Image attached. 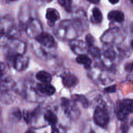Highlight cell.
I'll return each instance as SVG.
<instances>
[{"label": "cell", "instance_id": "cell-1", "mask_svg": "<svg viewBox=\"0 0 133 133\" xmlns=\"http://www.w3.org/2000/svg\"><path fill=\"white\" fill-rule=\"evenodd\" d=\"M132 100H125L119 104L117 111V117L119 120L124 121L132 112Z\"/></svg>", "mask_w": 133, "mask_h": 133}, {"label": "cell", "instance_id": "cell-2", "mask_svg": "<svg viewBox=\"0 0 133 133\" xmlns=\"http://www.w3.org/2000/svg\"><path fill=\"white\" fill-rule=\"evenodd\" d=\"M94 120L97 125L105 127L109 122V115L108 111L103 108L97 107L94 112Z\"/></svg>", "mask_w": 133, "mask_h": 133}, {"label": "cell", "instance_id": "cell-3", "mask_svg": "<svg viewBox=\"0 0 133 133\" xmlns=\"http://www.w3.org/2000/svg\"><path fill=\"white\" fill-rule=\"evenodd\" d=\"M9 59L12 61L13 67L18 70L22 71L26 68L28 65V61L29 59L26 57H24L21 54H15L9 57Z\"/></svg>", "mask_w": 133, "mask_h": 133}, {"label": "cell", "instance_id": "cell-4", "mask_svg": "<svg viewBox=\"0 0 133 133\" xmlns=\"http://www.w3.org/2000/svg\"><path fill=\"white\" fill-rule=\"evenodd\" d=\"M36 40L46 48H53L55 46V41L51 35L47 33H41L36 36Z\"/></svg>", "mask_w": 133, "mask_h": 133}, {"label": "cell", "instance_id": "cell-5", "mask_svg": "<svg viewBox=\"0 0 133 133\" xmlns=\"http://www.w3.org/2000/svg\"><path fill=\"white\" fill-rule=\"evenodd\" d=\"M78 82L77 78L72 74H64L62 76V83L65 87H72Z\"/></svg>", "mask_w": 133, "mask_h": 133}, {"label": "cell", "instance_id": "cell-6", "mask_svg": "<svg viewBox=\"0 0 133 133\" xmlns=\"http://www.w3.org/2000/svg\"><path fill=\"white\" fill-rule=\"evenodd\" d=\"M37 90L44 94H46L48 96H51L52 94H55V89L54 87H52L51 85L48 84V83H41V84H38L37 85Z\"/></svg>", "mask_w": 133, "mask_h": 133}, {"label": "cell", "instance_id": "cell-7", "mask_svg": "<svg viewBox=\"0 0 133 133\" xmlns=\"http://www.w3.org/2000/svg\"><path fill=\"white\" fill-rule=\"evenodd\" d=\"M46 18L48 19L50 26H53L54 23L59 19V14L55 9H48L46 12Z\"/></svg>", "mask_w": 133, "mask_h": 133}, {"label": "cell", "instance_id": "cell-8", "mask_svg": "<svg viewBox=\"0 0 133 133\" xmlns=\"http://www.w3.org/2000/svg\"><path fill=\"white\" fill-rule=\"evenodd\" d=\"M108 19L110 20L118 22V23L122 22L124 20V19H125L124 13L122 12L118 11V10L111 11V12H109V14L108 15Z\"/></svg>", "mask_w": 133, "mask_h": 133}, {"label": "cell", "instance_id": "cell-9", "mask_svg": "<svg viewBox=\"0 0 133 133\" xmlns=\"http://www.w3.org/2000/svg\"><path fill=\"white\" fill-rule=\"evenodd\" d=\"M36 77L39 81L42 82L43 83H49L51 80V76L48 72L44 71H41L37 72Z\"/></svg>", "mask_w": 133, "mask_h": 133}, {"label": "cell", "instance_id": "cell-10", "mask_svg": "<svg viewBox=\"0 0 133 133\" xmlns=\"http://www.w3.org/2000/svg\"><path fill=\"white\" fill-rule=\"evenodd\" d=\"M76 62L79 64L83 65L86 68H89L91 64V60L90 58L86 55H80L76 58Z\"/></svg>", "mask_w": 133, "mask_h": 133}, {"label": "cell", "instance_id": "cell-11", "mask_svg": "<svg viewBox=\"0 0 133 133\" xmlns=\"http://www.w3.org/2000/svg\"><path fill=\"white\" fill-rule=\"evenodd\" d=\"M44 118L45 120L51 125L55 126V125L57 122V117L55 116V115L51 111H47L45 115H44Z\"/></svg>", "mask_w": 133, "mask_h": 133}, {"label": "cell", "instance_id": "cell-12", "mask_svg": "<svg viewBox=\"0 0 133 133\" xmlns=\"http://www.w3.org/2000/svg\"><path fill=\"white\" fill-rule=\"evenodd\" d=\"M103 16L101 10L98 8H94L93 9V19L95 23H101L102 21Z\"/></svg>", "mask_w": 133, "mask_h": 133}, {"label": "cell", "instance_id": "cell-13", "mask_svg": "<svg viewBox=\"0 0 133 133\" xmlns=\"http://www.w3.org/2000/svg\"><path fill=\"white\" fill-rule=\"evenodd\" d=\"M58 3L68 12L72 10V0H58Z\"/></svg>", "mask_w": 133, "mask_h": 133}, {"label": "cell", "instance_id": "cell-14", "mask_svg": "<svg viewBox=\"0 0 133 133\" xmlns=\"http://www.w3.org/2000/svg\"><path fill=\"white\" fill-rule=\"evenodd\" d=\"M90 54L92 55H94V57H97V56H99V55H100V51H99V49L98 48H96L95 47H94V46H90Z\"/></svg>", "mask_w": 133, "mask_h": 133}, {"label": "cell", "instance_id": "cell-15", "mask_svg": "<svg viewBox=\"0 0 133 133\" xmlns=\"http://www.w3.org/2000/svg\"><path fill=\"white\" fill-rule=\"evenodd\" d=\"M86 41H87V44L90 47V46H93L94 45V37L90 35V34H88L86 37Z\"/></svg>", "mask_w": 133, "mask_h": 133}, {"label": "cell", "instance_id": "cell-16", "mask_svg": "<svg viewBox=\"0 0 133 133\" xmlns=\"http://www.w3.org/2000/svg\"><path fill=\"white\" fill-rule=\"evenodd\" d=\"M5 64L0 62V77H2L3 76V74L5 73Z\"/></svg>", "mask_w": 133, "mask_h": 133}, {"label": "cell", "instance_id": "cell-17", "mask_svg": "<svg viewBox=\"0 0 133 133\" xmlns=\"http://www.w3.org/2000/svg\"><path fill=\"white\" fill-rule=\"evenodd\" d=\"M115 90H116V87L115 86H111V87H109L106 88L104 90V91L107 92V93H113V92H115Z\"/></svg>", "mask_w": 133, "mask_h": 133}, {"label": "cell", "instance_id": "cell-18", "mask_svg": "<svg viewBox=\"0 0 133 133\" xmlns=\"http://www.w3.org/2000/svg\"><path fill=\"white\" fill-rule=\"evenodd\" d=\"M4 33H5V26H3L2 20L0 19V37L4 34Z\"/></svg>", "mask_w": 133, "mask_h": 133}, {"label": "cell", "instance_id": "cell-19", "mask_svg": "<svg viewBox=\"0 0 133 133\" xmlns=\"http://www.w3.org/2000/svg\"><path fill=\"white\" fill-rule=\"evenodd\" d=\"M51 133H58V130L54 126L53 129H52V132H51Z\"/></svg>", "mask_w": 133, "mask_h": 133}, {"label": "cell", "instance_id": "cell-20", "mask_svg": "<svg viewBox=\"0 0 133 133\" xmlns=\"http://www.w3.org/2000/svg\"><path fill=\"white\" fill-rule=\"evenodd\" d=\"M109 2L112 4H116L119 2V0H109Z\"/></svg>", "mask_w": 133, "mask_h": 133}, {"label": "cell", "instance_id": "cell-21", "mask_svg": "<svg viewBox=\"0 0 133 133\" xmlns=\"http://www.w3.org/2000/svg\"><path fill=\"white\" fill-rule=\"evenodd\" d=\"M88 1H90V2H91L93 3H97L99 2V0H88Z\"/></svg>", "mask_w": 133, "mask_h": 133}, {"label": "cell", "instance_id": "cell-22", "mask_svg": "<svg viewBox=\"0 0 133 133\" xmlns=\"http://www.w3.org/2000/svg\"><path fill=\"white\" fill-rule=\"evenodd\" d=\"M26 133H35V132H33V131H31V130H29V131H27Z\"/></svg>", "mask_w": 133, "mask_h": 133}, {"label": "cell", "instance_id": "cell-23", "mask_svg": "<svg viewBox=\"0 0 133 133\" xmlns=\"http://www.w3.org/2000/svg\"><path fill=\"white\" fill-rule=\"evenodd\" d=\"M9 1H15V0H9Z\"/></svg>", "mask_w": 133, "mask_h": 133}, {"label": "cell", "instance_id": "cell-24", "mask_svg": "<svg viewBox=\"0 0 133 133\" xmlns=\"http://www.w3.org/2000/svg\"><path fill=\"white\" fill-rule=\"evenodd\" d=\"M44 1H46V0H44ZM48 1H50V0H48Z\"/></svg>", "mask_w": 133, "mask_h": 133}]
</instances>
